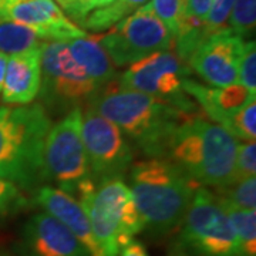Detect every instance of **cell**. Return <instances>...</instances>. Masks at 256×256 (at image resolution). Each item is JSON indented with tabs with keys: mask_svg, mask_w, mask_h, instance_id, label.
<instances>
[{
	"mask_svg": "<svg viewBox=\"0 0 256 256\" xmlns=\"http://www.w3.org/2000/svg\"><path fill=\"white\" fill-rule=\"evenodd\" d=\"M90 104L148 158H164L176 127L184 120L196 116L170 101L126 90L120 87L117 78L100 88Z\"/></svg>",
	"mask_w": 256,
	"mask_h": 256,
	"instance_id": "1",
	"label": "cell"
},
{
	"mask_svg": "<svg viewBox=\"0 0 256 256\" xmlns=\"http://www.w3.org/2000/svg\"><path fill=\"white\" fill-rule=\"evenodd\" d=\"M238 144L222 126L192 116L176 127L164 158L198 185L218 190L234 181Z\"/></svg>",
	"mask_w": 256,
	"mask_h": 256,
	"instance_id": "2",
	"label": "cell"
},
{
	"mask_svg": "<svg viewBox=\"0 0 256 256\" xmlns=\"http://www.w3.org/2000/svg\"><path fill=\"white\" fill-rule=\"evenodd\" d=\"M130 170L128 186L144 229L166 234L180 226L200 185L165 158L141 160Z\"/></svg>",
	"mask_w": 256,
	"mask_h": 256,
	"instance_id": "3",
	"label": "cell"
},
{
	"mask_svg": "<svg viewBox=\"0 0 256 256\" xmlns=\"http://www.w3.org/2000/svg\"><path fill=\"white\" fill-rule=\"evenodd\" d=\"M50 127L40 102L0 107V178L24 188L46 181L43 154Z\"/></svg>",
	"mask_w": 256,
	"mask_h": 256,
	"instance_id": "4",
	"label": "cell"
},
{
	"mask_svg": "<svg viewBox=\"0 0 256 256\" xmlns=\"http://www.w3.org/2000/svg\"><path fill=\"white\" fill-rule=\"evenodd\" d=\"M76 194L102 256H117L121 248L144 230L134 196L122 176L100 181L90 178Z\"/></svg>",
	"mask_w": 256,
	"mask_h": 256,
	"instance_id": "5",
	"label": "cell"
},
{
	"mask_svg": "<svg viewBox=\"0 0 256 256\" xmlns=\"http://www.w3.org/2000/svg\"><path fill=\"white\" fill-rule=\"evenodd\" d=\"M100 88L74 60L67 42H44L42 46L40 102L48 112L67 114L90 102Z\"/></svg>",
	"mask_w": 256,
	"mask_h": 256,
	"instance_id": "6",
	"label": "cell"
},
{
	"mask_svg": "<svg viewBox=\"0 0 256 256\" xmlns=\"http://www.w3.org/2000/svg\"><path fill=\"white\" fill-rule=\"evenodd\" d=\"M82 108L64 114L48 130L44 142V176L57 188L74 195L78 186L92 178L82 136Z\"/></svg>",
	"mask_w": 256,
	"mask_h": 256,
	"instance_id": "7",
	"label": "cell"
},
{
	"mask_svg": "<svg viewBox=\"0 0 256 256\" xmlns=\"http://www.w3.org/2000/svg\"><path fill=\"white\" fill-rule=\"evenodd\" d=\"M181 240L200 256H239L236 236L218 196L200 185L181 222Z\"/></svg>",
	"mask_w": 256,
	"mask_h": 256,
	"instance_id": "8",
	"label": "cell"
},
{
	"mask_svg": "<svg viewBox=\"0 0 256 256\" xmlns=\"http://www.w3.org/2000/svg\"><path fill=\"white\" fill-rule=\"evenodd\" d=\"M101 44L116 67H126L156 52L174 50L175 37L146 3L101 34Z\"/></svg>",
	"mask_w": 256,
	"mask_h": 256,
	"instance_id": "9",
	"label": "cell"
},
{
	"mask_svg": "<svg viewBox=\"0 0 256 256\" xmlns=\"http://www.w3.org/2000/svg\"><path fill=\"white\" fill-rule=\"evenodd\" d=\"M191 68L175 50L156 52L128 68L117 78L120 87L170 101L195 114V104L184 92V82L191 78Z\"/></svg>",
	"mask_w": 256,
	"mask_h": 256,
	"instance_id": "10",
	"label": "cell"
},
{
	"mask_svg": "<svg viewBox=\"0 0 256 256\" xmlns=\"http://www.w3.org/2000/svg\"><path fill=\"white\" fill-rule=\"evenodd\" d=\"M82 136L92 181L122 176L134 164V150L122 131L90 102L82 110Z\"/></svg>",
	"mask_w": 256,
	"mask_h": 256,
	"instance_id": "11",
	"label": "cell"
},
{
	"mask_svg": "<svg viewBox=\"0 0 256 256\" xmlns=\"http://www.w3.org/2000/svg\"><path fill=\"white\" fill-rule=\"evenodd\" d=\"M244 42L226 28L205 38L186 64L191 72L212 87L238 84V62Z\"/></svg>",
	"mask_w": 256,
	"mask_h": 256,
	"instance_id": "12",
	"label": "cell"
},
{
	"mask_svg": "<svg viewBox=\"0 0 256 256\" xmlns=\"http://www.w3.org/2000/svg\"><path fill=\"white\" fill-rule=\"evenodd\" d=\"M2 18L32 28L44 42H68L87 36L86 30L66 18L54 0H20L12 4Z\"/></svg>",
	"mask_w": 256,
	"mask_h": 256,
	"instance_id": "13",
	"label": "cell"
},
{
	"mask_svg": "<svg viewBox=\"0 0 256 256\" xmlns=\"http://www.w3.org/2000/svg\"><path fill=\"white\" fill-rule=\"evenodd\" d=\"M22 240L26 256H90L82 242L47 212L28 220Z\"/></svg>",
	"mask_w": 256,
	"mask_h": 256,
	"instance_id": "14",
	"label": "cell"
},
{
	"mask_svg": "<svg viewBox=\"0 0 256 256\" xmlns=\"http://www.w3.org/2000/svg\"><path fill=\"white\" fill-rule=\"evenodd\" d=\"M36 204L50 214L53 218L63 224L76 238L87 249L90 256H102L100 248L92 236V226L82 204L74 195L57 186L43 185L36 190Z\"/></svg>",
	"mask_w": 256,
	"mask_h": 256,
	"instance_id": "15",
	"label": "cell"
},
{
	"mask_svg": "<svg viewBox=\"0 0 256 256\" xmlns=\"http://www.w3.org/2000/svg\"><path fill=\"white\" fill-rule=\"evenodd\" d=\"M184 92L191 96L192 100L201 106L202 111L212 122L220 124L225 130L232 126L235 114L250 100H255V94L242 87L232 84L226 87H212L188 78L184 82Z\"/></svg>",
	"mask_w": 256,
	"mask_h": 256,
	"instance_id": "16",
	"label": "cell"
},
{
	"mask_svg": "<svg viewBox=\"0 0 256 256\" xmlns=\"http://www.w3.org/2000/svg\"><path fill=\"white\" fill-rule=\"evenodd\" d=\"M42 86V47L8 60L2 98L10 106H28L38 96Z\"/></svg>",
	"mask_w": 256,
	"mask_h": 256,
	"instance_id": "17",
	"label": "cell"
},
{
	"mask_svg": "<svg viewBox=\"0 0 256 256\" xmlns=\"http://www.w3.org/2000/svg\"><path fill=\"white\" fill-rule=\"evenodd\" d=\"M74 60L97 84L98 88L106 87L116 80V66L101 44V34H87L67 42Z\"/></svg>",
	"mask_w": 256,
	"mask_h": 256,
	"instance_id": "18",
	"label": "cell"
},
{
	"mask_svg": "<svg viewBox=\"0 0 256 256\" xmlns=\"http://www.w3.org/2000/svg\"><path fill=\"white\" fill-rule=\"evenodd\" d=\"M218 200L232 224L239 256H256V210L238 208L220 196Z\"/></svg>",
	"mask_w": 256,
	"mask_h": 256,
	"instance_id": "19",
	"label": "cell"
},
{
	"mask_svg": "<svg viewBox=\"0 0 256 256\" xmlns=\"http://www.w3.org/2000/svg\"><path fill=\"white\" fill-rule=\"evenodd\" d=\"M42 40L32 28L12 20L0 18V53L12 56L23 54L43 46Z\"/></svg>",
	"mask_w": 256,
	"mask_h": 256,
	"instance_id": "20",
	"label": "cell"
},
{
	"mask_svg": "<svg viewBox=\"0 0 256 256\" xmlns=\"http://www.w3.org/2000/svg\"><path fill=\"white\" fill-rule=\"evenodd\" d=\"M148 2L150 0H114L108 6L88 13L80 23L82 28L92 32H102L112 28L120 20L130 16Z\"/></svg>",
	"mask_w": 256,
	"mask_h": 256,
	"instance_id": "21",
	"label": "cell"
},
{
	"mask_svg": "<svg viewBox=\"0 0 256 256\" xmlns=\"http://www.w3.org/2000/svg\"><path fill=\"white\" fill-rule=\"evenodd\" d=\"M148 4L174 37L176 36L188 18V0H150Z\"/></svg>",
	"mask_w": 256,
	"mask_h": 256,
	"instance_id": "22",
	"label": "cell"
},
{
	"mask_svg": "<svg viewBox=\"0 0 256 256\" xmlns=\"http://www.w3.org/2000/svg\"><path fill=\"white\" fill-rule=\"evenodd\" d=\"M256 0H235L228 20L229 30L242 40L255 34Z\"/></svg>",
	"mask_w": 256,
	"mask_h": 256,
	"instance_id": "23",
	"label": "cell"
},
{
	"mask_svg": "<svg viewBox=\"0 0 256 256\" xmlns=\"http://www.w3.org/2000/svg\"><path fill=\"white\" fill-rule=\"evenodd\" d=\"M216 195L242 210H256V178H245L216 190Z\"/></svg>",
	"mask_w": 256,
	"mask_h": 256,
	"instance_id": "24",
	"label": "cell"
},
{
	"mask_svg": "<svg viewBox=\"0 0 256 256\" xmlns=\"http://www.w3.org/2000/svg\"><path fill=\"white\" fill-rule=\"evenodd\" d=\"M229 132L238 141L252 142L256 140V100H250L235 114Z\"/></svg>",
	"mask_w": 256,
	"mask_h": 256,
	"instance_id": "25",
	"label": "cell"
},
{
	"mask_svg": "<svg viewBox=\"0 0 256 256\" xmlns=\"http://www.w3.org/2000/svg\"><path fill=\"white\" fill-rule=\"evenodd\" d=\"M238 84L256 94V46L254 40H245L238 62Z\"/></svg>",
	"mask_w": 256,
	"mask_h": 256,
	"instance_id": "26",
	"label": "cell"
},
{
	"mask_svg": "<svg viewBox=\"0 0 256 256\" xmlns=\"http://www.w3.org/2000/svg\"><path fill=\"white\" fill-rule=\"evenodd\" d=\"M256 175V144L239 141L236 156H235V168H234V181L236 182L245 178Z\"/></svg>",
	"mask_w": 256,
	"mask_h": 256,
	"instance_id": "27",
	"label": "cell"
},
{
	"mask_svg": "<svg viewBox=\"0 0 256 256\" xmlns=\"http://www.w3.org/2000/svg\"><path fill=\"white\" fill-rule=\"evenodd\" d=\"M235 0H212L210 13L205 18V33L206 37L224 32L228 28L230 10Z\"/></svg>",
	"mask_w": 256,
	"mask_h": 256,
	"instance_id": "28",
	"label": "cell"
},
{
	"mask_svg": "<svg viewBox=\"0 0 256 256\" xmlns=\"http://www.w3.org/2000/svg\"><path fill=\"white\" fill-rule=\"evenodd\" d=\"M26 204L18 186L12 181L0 178V216Z\"/></svg>",
	"mask_w": 256,
	"mask_h": 256,
	"instance_id": "29",
	"label": "cell"
},
{
	"mask_svg": "<svg viewBox=\"0 0 256 256\" xmlns=\"http://www.w3.org/2000/svg\"><path fill=\"white\" fill-rule=\"evenodd\" d=\"M212 0H188V18L205 24Z\"/></svg>",
	"mask_w": 256,
	"mask_h": 256,
	"instance_id": "30",
	"label": "cell"
},
{
	"mask_svg": "<svg viewBox=\"0 0 256 256\" xmlns=\"http://www.w3.org/2000/svg\"><path fill=\"white\" fill-rule=\"evenodd\" d=\"M112 2H114V0H82V4L74 10L72 18L80 23L82 18H86L88 13H92V12H94V10L97 9H101V8H106V6H108Z\"/></svg>",
	"mask_w": 256,
	"mask_h": 256,
	"instance_id": "31",
	"label": "cell"
},
{
	"mask_svg": "<svg viewBox=\"0 0 256 256\" xmlns=\"http://www.w3.org/2000/svg\"><path fill=\"white\" fill-rule=\"evenodd\" d=\"M117 256H150L146 252V246L140 242V240H130L124 246L120 249Z\"/></svg>",
	"mask_w": 256,
	"mask_h": 256,
	"instance_id": "32",
	"label": "cell"
},
{
	"mask_svg": "<svg viewBox=\"0 0 256 256\" xmlns=\"http://www.w3.org/2000/svg\"><path fill=\"white\" fill-rule=\"evenodd\" d=\"M82 0H57V3L63 8L70 16L74 13V10L77 9L82 4Z\"/></svg>",
	"mask_w": 256,
	"mask_h": 256,
	"instance_id": "33",
	"label": "cell"
},
{
	"mask_svg": "<svg viewBox=\"0 0 256 256\" xmlns=\"http://www.w3.org/2000/svg\"><path fill=\"white\" fill-rule=\"evenodd\" d=\"M8 60H9L8 56L0 53V92H2V87H3V80H4V73H6Z\"/></svg>",
	"mask_w": 256,
	"mask_h": 256,
	"instance_id": "34",
	"label": "cell"
},
{
	"mask_svg": "<svg viewBox=\"0 0 256 256\" xmlns=\"http://www.w3.org/2000/svg\"><path fill=\"white\" fill-rule=\"evenodd\" d=\"M20 0H0V18H3V14L6 13V10L9 9L12 4L18 3Z\"/></svg>",
	"mask_w": 256,
	"mask_h": 256,
	"instance_id": "35",
	"label": "cell"
},
{
	"mask_svg": "<svg viewBox=\"0 0 256 256\" xmlns=\"http://www.w3.org/2000/svg\"><path fill=\"white\" fill-rule=\"evenodd\" d=\"M180 256H184V255H180Z\"/></svg>",
	"mask_w": 256,
	"mask_h": 256,
	"instance_id": "36",
	"label": "cell"
},
{
	"mask_svg": "<svg viewBox=\"0 0 256 256\" xmlns=\"http://www.w3.org/2000/svg\"><path fill=\"white\" fill-rule=\"evenodd\" d=\"M0 256H3V255H0Z\"/></svg>",
	"mask_w": 256,
	"mask_h": 256,
	"instance_id": "37",
	"label": "cell"
}]
</instances>
